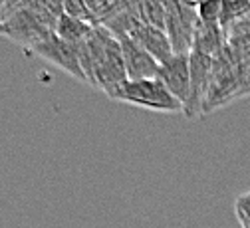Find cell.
<instances>
[{"instance_id":"obj_2","label":"cell","mask_w":250,"mask_h":228,"mask_svg":"<svg viewBox=\"0 0 250 228\" xmlns=\"http://www.w3.org/2000/svg\"><path fill=\"white\" fill-rule=\"evenodd\" d=\"M113 102L129 104L135 107L159 111V113H179L183 111V104L157 80H127L123 85H119L111 95Z\"/></svg>"},{"instance_id":"obj_13","label":"cell","mask_w":250,"mask_h":228,"mask_svg":"<svg viewBox=\"0 0 250 228\" xmlns=\"http://www.w3.org/2000/svg\"><path fill=\"white\" fill-rule=\"evenodd\" d=\"M195 10H197V20L199 22L221 24V16H223L221 0H201V4Z\"/></svg>"},{"instance_id":"obj_14","label":"cell","mask_w":250,"mask_h":228,"mask_svg":"<svg viewBox=\"0 0 250 228\" xmlns=\"http://www.w3.org/2000/svg\"><path fill=\"white\" fill-rule=\"evenodd\" d=\"M83 4H85V8H87V12H89L93 24H102V22L109 16V12H111V8H113L111 0H83Z\"/></svg>"},{"instance_id":"obj_1","label":"cell","mask_w":250,"mask_h":228,"mask_svg":"<svg viewBox=\"0 0 250 228\" xmlns=\"http://www.w3.org/2000/svg\"><path fill=\"white\" fill-rule=\"evenodd\" d=\"M80 63L85 74V82L105 91L109 97L119 85L127 82L123 54L119 40L100 24H93L91 32L78 44Z\"/></svg>"},{"instance_id":"obj_15","label":"cell","mask_w":250,"mask_h":228,"mask_svg":"<svg viewBox=\"0 0 250 228\" xmlns=\"http://www.w3.org/2000/svg\"><path fill=\"white\" fill-rule=\"evenodd\" d=\"M234 212L242 228H250V192L238 194L234 201Z\"/></svg>"},{"instance_id":"obj_17","label":"cell","mask_w":250,"mask_h":228,"mask_svg":"<svg viewBox=\"0 0 250 228\" xmlns=\"http://www.w3.org/2000/svg\"><path fill=\"white\" fill-rule=\"evenodd\" d=\"M181 2H183L185 6H189V8H197V6L201 4V0H181Z\"/></svg>"},{"instance_id":"obj_9","label":"cell","mask_w":250,"mask_h":228,"mask_svg":"<svg viewBox=\"0 0 250 228\" xmlns=\"http://www.w3.org/2000/svg\"><path fill=\"white\" fill-rule=\"evenodd\" d=\"M225 28L221 24H207V22H199L195 26V34H193V48L191 50H199L203 54L208 56H218L225 50Z\"/></svg>"},{"instance_id":"obj_12","label":"cell","mask_w":250,"mask_h":228,"mask_svg":"<svg viewBox=\"0 0 250 228\" xmlns=\"http://www.w3.org/2000/svg\"><path fill=\"white\" fill-rule=\"evenodd\" d=\"M221 6H223L221 26L227 30L229 26H232L236 20H240L250 12V0H221Z\"/></svg>"},{"instance_id":"obj_8","label":"cell","mask_w":250,"mask_h":228,"mask_svg":"<svg viewBox=\"0 0 250 228\" xmlns=\"http://www.w3.org/2000/svg\"><path fill=\"white\" fill-rule=\"evenodd\" d=\"M127 36L131 40H135L143 50H147L159 63L173 56V48H171V42L165 34V30H161L157 26H151V24H145V22L137 20L129 28Z\"/></svg>"},{"instance_id":"obj_16","label":"cell","mask_w":250,"mask_h":228,"mask_svg":"<svg viewBox=\"0 0 250 228\" xmlns=\"http://www.w3.org/2000/svg\"><path fill=\"white\" fill-rule=\"evenodd\" d=\"M62 12L74 18H80V20H85V22H91V16L83 4V0H62Z\"/></svg>"},{"instance_id":"obj_4","label":"cell","mask_w":250,"mask_h":228,"mask_svg":"<svg viewBox=\"0 0 250 228\" xmlns=\"http://www.w3.org/2000/svg\"><path fill=\"white\" fill-rule=\"evenodd\" d=\"M32 54L40 56L42 60L50 62L52 66L64 70L66 74H70L72 78H78L80 82L87 83L85 82V74L82 70V63H80V54H78V44H72V42H66L62 40L56 32L48 38H44L40 44H36L32 50Z\"/></svg>"},{"instance_id":"obj_7","label":"cell","mask_w":250,"mask_h":228,"mask_svg":"<svg viewBox=\"0 0 250 228\" xmlns=\"http://www.w3.org/2000/svg\"><path fill=\"white\" fill-rule=\"evenodd\" d=\"M117 40H119V46H121L127 80H149V78L157 76L159 62L155 60L147 50H143L129 36H121Z\"/></svg>"},{"instance_id":"obj_18","label":"cell","mask_w":250,"mask_h":228,"mask_svg":"<svg viewBox=\"0 0 250 228\" xmlns=\"http://www.w3.org/2000/svg\"><path fill=\"white\" fill-rule=\"evenodd\" d=\"M0 36H8V30H6V24L0 20Z\"/></svg>"},{"instance_id":"obj_11","label":"cell","mask_w":250,"mask_h":228,"mask_svg":"<svg viewBox=\"0 0 250 228\" xmlns=\"http://www.w3.org/2000/svg\"><path fill=\"white\" fill-rule=\"evenodd\" d=\"M131 8L141 22L165 30L167 0H133Z\"/></svg>"},{"instance_id":"obj_5","label":"cell","mask_w":250,"mask_h":228,"mask_svg":"<svg viewBox=\"0 0 250 228\" xmlns=\"http://www.w3.org/2000/svg\"><path fill=\"white\" fill-rule=\"evenodd\" d=\"M212 62H214V58L208 54H203L199 50L189 52L191 91H189V100L183 105V113L189 119L203 115V104H205L208 83H210V74H212Z\"/></svg>"},{"instance_id":"obj_3","label":"cell","mask_w":250,"mask_h":228,"mask_svg":"<svg viewBox=\"0 0 250 228\" xmlns=\"http://www.w3.org/2000/svg\"><path fill=\"white\" fill-rule=\"evenodd\" d=\"M197 26V10L185 6L181 0H167L165 34L171 42L173 54H189L193 48V34Z\"/></svg>"},{"instance_id":"obj_6","label":"cell","mask_w":250,"mask_h":228,"mask_svg":"<svg viewBox=\"0 0 250 228\" xmlns=\"http://www.w3.org/2000/svg\"><path fill=\"white\" fill-rule=\"evenodd\" d=\"M157 78L177 100L185 105L191 91V70H189V54H173L159 63Z\"/></svg>"},{"instance_id":"obj_10","label":"cell","mask_w":250,"mask_h":228,"mask_svg":"<svg viewBox=\"0 0 250 228\" xmlns=\"http://www.w3.org/2000/svg\"><path fill=\"white\" fill-rule=\"evenodd\" d=\"M93 24L91 22H85V20H80V18H74V16H68L62 12L56 20V26H54V32L66 42H72V44H80L82 40H85V36L91 32Z\"/></svg>"}]
</instances>
